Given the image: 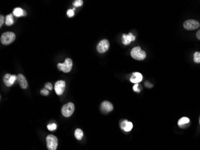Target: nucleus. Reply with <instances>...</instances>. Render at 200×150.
Here are the masks:
<instances>
[{
    "instance_id": "2eb2a0df",
    "label": "nucleus",
    "mask_w": 200,
    "mask_h": 150,
    "mask_svg": "<svg viewBox=\"0 0 200 150\" xmlns=\"http://www.w3.org/2000/svg\"><path fill=\"white\" fill-rule=\"evenodd\" d=\"M74 136L77 140H82L83 137V132L80 128H77L74 132Z\"/></svg>"
},
{
    "instance_id": "412c9836",
    "label": "nucleus",
    "mask_w": 200,
    "mask_h": 150,
    "mask_svg": "<svg viewBox=\"0 0 200 150\" xmlns=\"http://www.w3.org/2000/svg\"><path fill=\"white\" fill-rule=\"evenodd\" d=\"M83 5V1L82 0H76V1H74L73 3V5L74 7H80Z\"/></svg>"
},
{
    "instance_id": "423d86ee",
    "label": "nucleus",
    "mask_w": 200,
    "mask_h": 150,
    "mask_svg": "<svg viewBox=\"0 0 200 150\" xmlns=\"http://www.w3.org/2000/svg\"><path fill=\"white\" fill-rule=\"evenodd\" d=\"M200 24L198 21L193 19H189L186 21L183 24V27L186 30H195L199 28Z\"/></svg>"
},
{
    "instance_id": "bb28decb",
    "label": "nucleus",
    "mask_w": 200,
    "mask_h": 150,
    "mask_svg": "<svg viewBox=\"0 0 200 150\" xmlns=\"http://www.w3.org/2000/svg\"><path fill=\"white\" fill-rule=\"evenodd\" d=\"M0 27H1L4 22V17L3 15L0 16Z\"/></svg>"
},
{
    "instance_id": "9d476101",
    "label": "nucleus",
    "mask_w": 200,
    "mask_h": 150,
    "mask_svg": "<svg viewBox=\"0 0 200 150\" xmlns=\"http://www.w3.org/2000/svg\"><path fill=\"white\" fill-rule=\"evenodd\" d=\"M135 39V36L132 33H129L128 34H123L122 37V43L125 45H128L132 41H134Z\"/></svg>"
},
{
    "instance_id": "b1692460",
    "label": "nucleus",
    "mask_w": 200,
    "mask_h": 150,
    "mask_svg": "<svg viewBox=\"0 0 200 150\" xmlns=\"http://www.w3.org/2000/svg\"><path fill=\"white\" fill-rule=\"evenodd\" d=\"M40 93L41 95H43V96H48L49 94V91L46 88H44V89H41L40 91Z\"/></svg>"
},
{
    "instance_id": "4be33fe9",
    "label": "nucleus",
    "mask_w": 200,
    "mask_h": 150,
    "mask_svg": "<svg viewBox=\"0 0 200 150\" xmlns=\"http://www.w3.org/2000/svg\"><path fill=\"white\" fill-rule=\"evenodd\" d=\"M67 15L69 17H72L74 15V11L73 9H69L67 10Z\"/></svg>"
},
{
    "instance_id": "a211bd4d",
    "label": "nucleus",
    "mask_w": 200,
    "mask_h": 150,
    "mask_svg": "<svg viewBox=\"0 0 200 150\" xmlns=\"http://www.w3.org/2000/svg\"><path fill=\"white\" fill-rule=\"evenodd\" d=\"M190 121L189 119L188 118H187V117H182V118H180L179 121H178V125L179 126L181 127L182 126L186 124L189 123Z\"/></svg>"
},
{
    "instance_id": "f257e3e1",
    "label": "nucleus",
    "mask_w": 200,
    "mask_h": 150,
    "mask_svg": "<svg viewBox=\"0 0 200 150\" xmlns=\"http://www.w3.org/2000/svg\"><path fill=\"white\" fill-rule=\"evenodd\" d=\"M131 55L134 59L137 60H143L146 57V54L145 52L141 50L139 46L135 47L131 50Z\"/></svg>"
},
{
    "instance_id": "393cba45",
    "label": "nucleus",
    "mask_w": 200,
    "mask_h": 150,
    "mask_svg": "<svg viewBox=\"0 0 200 150\" xmlns=\"http://www.w3.org/2000/svg\"><path fill=\"white\" fill-rule=\"evenodd\" d=\"M44 88H46L47 89H49V90H52V85L51 83L50 82H47L46 83V84H45V85H44Z\"/></svg>"
},
{
    "instance_id": "aec40b11",
    "label": "nucleus",
    "mask_w": 200,
    "mask_h": 150,
    "mask_svg": "<svg viewBox=\"0 0 200 150\" xmlns=\"http://www.w3.org/2000/svg\"><path fill=\"white\" fill-rule=\"evenodd\" d=\"M57 128L56 124L55 123L53 124H49L47 125V128L50 131H54V130H55Z\"/></svg>"
},
{
    "instance_id": "c85d7f7f",
    "label": "nucleus",
    "mask_w": 200,
    "mask_h": 150,
    "mask_svg": "<svg viewBox=\"0 0 200 150\" xmlns=\"http://www.w3.org/2000/svg\"><path fill=\"white\" fill-rule=\"evenodd\" d=\"M199 124H200V118H199Z\"/></svg>"
},
{
    "instance_id": "6e6552de",
    "label": "nucleus",
    "mask_w": 200,
    "mask_h": 150,
    "mask_svg": "<svg viewBox=\"0 0 200 150\" xmlns=\"http://www.w3.org/2000/svg\"><path fill=\"white\" fill-rule=\"evenodd\" d=\"M66 82L64 81H58L55 84V91L57 95H62L65 91Z\"/></svg>"
},
{
    "instance_id": "dca6fc26",
    "label": "nucleus",
    "mask_w": 200,
    "mask_h": 150,
    "mask_svg": "<svg viewBox=\"0 0 200 150\" xmlns=\"http://www.w3.org/2000/svg\"><path fill=\"white\" fill-rule=\"evenodd\" d=\"M11 76V75L7 73V74H5V76L3 77V81L4 82V84L8 87H11L12 85L10 83V82Z\"/></svg>"
},
{
    "instance_id": "f8f14e48",
    "label": "nucleus",
    "mask_w": 200,
    "mask_h": 150,
    "mask_svg": "<svg viewBox=\"0 0 200 150\" xmlns=\"http://www.w3.org/2000/svg\"><path fill=\"white\" fill-rule=\"evenodd\" d=\"M120 127L122 130H124L125 132H130L133 127V124L130 121L124 120L121 122Z\"/></svg>"
},
{
    "instance_id": "a878e982",
    "label": "nucleus",
    "mask_w": 200,
    "mask_h": 150,
    "mask_svg": "<svg viewBox=\"0 0 200 150\" xmlns=\"http://www.w3.org/2000/svg\"><path fill=\"white\" fill-rule=\"evenodd\" d=\"M138 83H135L133 87V90L135 92H140V89H138Z\"/></svg>"
},
{
    "instance_id": "39448f33",
    "label": "nucleus",
    "mask_w": 200,
    "mask_h": 150,
    "mask_svg": "<svg viewBox=\"0 0 200 150\" xmlns=\"http://www.w3.org/2000/svg\"><path fill=\"white\" fill-rule=\"evenodd\" d=\"M74 109L75 107L74 104L72 102H69L62 106L61 112L63 116L65 117H70L73 115Z\"/></svg>"
},
{
    "instance_id": "5701e85b",
    "label": "nucleus",
    "mask_w": 200,
    "mask_h": 150,
    "mask_svg": "<svg viewBox=\"0 0 200 150\" xmlns=\"http://www.w3.org/2000/svg\"><path fill=\"white\" fill-rule=\"evenodd\" d=\"M17 79V76H16V75H11V77H10V83L11 85L13 84L15 82V81Z\"/></svg>"
},
{
    "instance_id": "ddd939ff",
    "label": "nucleus",
    "mask_w": 200,
    "mask_h": 150,
    "mask_svg": "<svg viewBox=\"0 0 200 150\" xmlns=\"http://www.w3.org/2000/svg\"><path fill=\"white\" fill-rule=\"evenodd\" d=\"M143 79V76L138 72L133 73L130 77V81L134 83H138Z\"/></svg>"
},
{
    "instance_id": "f3484780",
    "label": "nucleus",
    "mask_w": 200,
    "mask_h": 150,
    "mask_svg": "<svg viewBox=\"0 0 200 150\" xmlns=\"http://www.w3.org/2000/svg\"><path fill=\"white\" fill-rule=\"evenodd\" d=\"M5 24L7 26H10L12 24H13L14 23V20H13V17L11 14L8 15L5 17Z\"/></svg>"
},
{
    "instance_id": "0eeeda50",
    "label": "nucleus",
    "mask_w": 200,
    "mask_h": 150,
    "mask_svg": "<svg viewBox=\"0 0 200 150\" xmlns=\"http://www.w3.org/2000/svg\"><path fill=\"white\" fill-rule=\"evenodd\" d=\"M110 47V43L108 40H106V39H104V40H101L96 46V49L99 53L102 54L106 52L109 49Z\"/></svg>"
},
{
    "instance_id": "cd10ccee",
    "label": "nucleus",
    "mask_w": 200,
    "mask_h": 150,
    "mask_svg": "<svg viewBox=\"0 0 200 150\" xmlns=\"http://www.w3.org/2000/svg\"><path fill=\"white\" fill-rule=\"evenodd\" d=\"M196 36H197V38L198 39H199V40H200V29L197 32Z\"/></svg>"
},
{
    "instance_id": "9b49d317",
    "label": "nucleus",
    "mask_w": 200,
    "mask_h": 150,
    "mask_svg": "<svg viewBox=\"0 0 200 150\" xmlns=\"http://www.w3.org/2000/svg\"><path fill=\"white\" fill-rule=\"evenodd\" d=\"M17 81L19 85H20L22 89H26L28 88V82L27 81V79H26L25 77L22 74H19L17 75Z\"/></svg>"
},
{
    "instance_id": "f03ea898",
    "label": "nucleus",
    "mask_w": 200,
    "mask_h": 150,
    "mask_svg": "<svg viewBox=\"0 0 200 150\" xmlns=\"http://www.w3.org/2000/svg\"><path fill=\"white\" fill-rule=\"evenodd\" d=\"M16 35L13 32H5L1 37V42L4 45H8L15 40Z\"/></svg>"
},
{
    "instance_id": "6ab92c4d",
    "label": "nucleus",
    "mask_w": 200,
    "mask_h": 150,
    "mask_svg": "<svg viewBox=\"0 0 200 150\" xmlns=\"http://www.w3.org/2000/svg\"><path fill=\"white\" fill-rule=\"evenodd\" d=\"M193 61L195 63H200V52H196L193 54Z\"/></svg>"
},
{
    "instance_id": "4468645a",
    "label": "nucleus",
    "mask_w": 200,
    "mask_h": 150,
    "mask_svg": "<svg viewBox=\"0 0 200 150\" xmlns=\"http://www.w3.org/2000/svg\"><path fill=\"white\" fill-rule=\"evenodd\" d=\"M13 15L16 17H21L22 16H25V11L21 8H16L13 10Z\"/></svg>"
},
{
    "instance_id": "20e7f679",
    "label": "nucleus",
    "mask_w": 200,
    "mask_h": 150,
    "mask_svg": "<svg viewBox=\"0 0 200 150\" xmlns=\"http://www.w3.org/2000/svg\"><path fill=\"white\" fill-rule=\"evenodd\" d=\"M46 145L49 150H56L58 147V139L54 135H49L46 137Z\"/></svg>"
},
{
    "instance_id": "7ed1b4c3",
    "label": "nucleus",
    "mask_w": 200,
    "mask_h": 150,
    "mask_svg": "<svg viewBox=\"0 0 200 150\" xmlns=\"http://www.w3.org/2000/svg\"><path fill=\"white\" fill-rule=\"evenodd\" d=\"M73 61L70 58H66L64 63H58L57 67L60 71H64V73H68L72 69Z\"/></svg>"
},
{
    "instance_id": "1a4fd4ad",
    "label": "nucleus",
    "mask_w": 200,
    "mask_h": 150,
    "mask_svg": "<svg viewBox=\"0 0 200 150\" xmlns=\"http://www.w3.org/2000/svg\"><path fill=\"white\" fill-rule=\"evenodd\" d=\"M113 106L112 104L108 101H104L101 105V110L102 112L107 113L112 111Z\"/></svg>"
}]
</instances>
